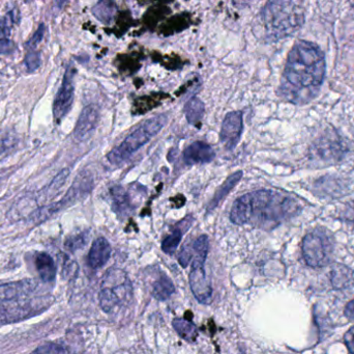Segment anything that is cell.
I'll return each mask as SVG.
<instances>
[{
    "label": "cell",
    "mask_w": 354,
    "mask_h": 354,
    "mask_svg": "<svg viewBox=\"0 0 354 354\" xmlns=\"http://www.w3.org/2000/svg\"><path fill=\"white\" fill-rule=\"evenodd\" d=\"M324 76L326 58L320 48L310 42H297L289 52L279 96L297 105L309 103L319 94Z\"/></svg>",
    "instance_id": "cell-1"
},
{
    "label": "cell",
    "mask_w": 354,
    "mask_h": 354,
    "mask_svg": "<svg viewBox=\"0 0 354 354\" xmlns=\"http://www.w3.org/2000/svg\"><path fill=\"white\" fill-rule=\"evenodd\" d=\"M295 197L272 189L245 193L233 204L230 220L237 226H251L272 230L301 212Z\"/></svg>",
    "instance_id": "cell-2"
},
{
    "label": "cell",
    "mask_w": 354,
    "mask_h": 354,
    "mask_svg": "<svg viewBox=\"0 0 354 354\" xmlns=\"http://www.w3.org/2000/svg\"><path fill=\"white\" fill-rule=\"evenodd\" d=\"M262 23L268 39L278 41L297 33L305 22V12L292 1H270L261 12Z\"/></svg>",
    "instance_id": "cell-3"
},
{
    "label": "cell",
    "mask_w": 354,
    "mask_h": 354,
    "mask_svg": "<svg viewBox=\"0 0 354 354\" xmlns=\"http://www.w3.org/2000/svg\"><path fill=\"white\" fill-rule=\"evenodd\" d=\"M168 118L166 114H160L145 121L136 130L128 135L118 147L108 154V161L114 166L124 163V161L130 159L140 148L153 139L166 126Z\"/></svg>",
    "instance_id": "cell-4"
},
{
    "label": "cell",
    "mask_w": 354,
    "mask_h": 354,
    "mask_svg": "<svg viewBox=\"0 0 354 354\" xmlns=\"http://www.w3.org/2000/svg\"><path fill=\"white\" fill-rule=\"evenodd\" d=\"M192 268L189 274V287L194 297L202 305L212 301V288L206 276L205 261L209 251V240L206 235L198 237L192 243Z\"/></svg>",
    "instance_id": "cell-5"
},
{
    "label": "cell",
    "mask_w": 354,
    "mask_h": 354,
    "mask_svg": "<svg viewBox=\"0 0 354 354\" xmlns=\"http://www.w3.org/2000/svg\"><path fill=\"white\" fill-rule=\"evenodd\" d=\"M335 238L326 228H316L304 237L301 254L306 264L311 268L330 265L334 259Z\"/></svg>",
    "instance_id": "cell-6"
},
{
    "label": "cell",
    "mask_w": 354,
    "mask_h": 354,
    "mask_svg": "<svg viewBox=\"0 0 354 354\" xmlns=\"http://www.w3.org/2000/svg\"><path fill=\"white\" fill-rule=\"evenodd\" d=\"M132 295V283L124 270L112 268L106 272L99 294L100 307L105 313L113 311L118 306L128 301Z\"/></svg>",
    "instance_id": "cell-7"
},
{
    "label": "cell",
    "mask_w": 354,
    "mask_h": 354,
    "mask_svg": "<svg viewBox=\"0 0 354 354\" xmlns=\"http://www.w3.org/2000/svg\"><path fill=\"white\" fill-rule=\"evenodd\" d=\"M48 297L22 299L0 305V326L24 321L44 313L51 305Z\"/></svg>",
    "instance_id": "cell-8"
},
{
    "label": "cell",
    "mask_w": 354,
    "mask_h": 354,
    "mask_svg": "<svg viewBox=\"0 0 354 354\" xmlns=\"http://www.w3.org/2000/svg\"><path fill=\"white\" fill-rule=\"evenodd\" d=\"M74 69L68 67L53 103V114L56 123H59L70 112L74 101Z\"/></svg>",
    "instance_id": "cell-9"
},
{
    "label": "cell",
    "mask_w": 354,
    "mask_h": 354,
    "mask_svg": "<svg viewBox=\"0 0 354 354\" xmlns=\"http://www.w3.org/2000/svg\"><path fill=\"white\" fill-rule=\"evenodd\" d=\"M243 130L241 112H231L226 114L221 127L220 139L224 147L231 151L239 145Z\"/></svg>",
    "instance_id": "cell-10"
},
{
    "label": "cell",
    "mask_w": 354,
    "mask_h": 354,
    "mask_svg": "<svg viewBox=\"0 0 354 354\" xmlns=\"http://www.w3.org/2000/svg\"><path fill=\"white\" fill-rule=\"evenodd\" d=\"M37 288V283L30 278L0 284V305L26 299Z\"/></svg>",
    "instance_id": "cell-11"
},
{
    "label": "cell",
    "mask_w": 354,
    "mask_h": 354,
    "mask_svg": "<svg viewBox=\"0 0 354 354\" xmlns=\"http://www.w3.org/2000/svg\"><path fill=\"white\" fill-rule=\"evenodd\" d=\"M100 121V109L95 104L86 106L81 112L76 127L74 129V137L76 141H84L91 137L97 128Z\"/></svg>",
    "instance_id": "cell-12"
},
{
    "label": "cell",
    "mask_w": 354,
    "mask_h": 354,
    "mask_svg": "<svg viewBox=\"0 0 354 354\" xmlns=\"http://www.w3.org/2000/svg\"><path fill=\"white\" fill-rule=\"evenodd\" d=\"M216 153L208 143L203 141H195L183 151V161L187 166L205 164L214 160Z\"/></svg>",
    "instance_id": "cell-13"
},
{
    "label": "cell",
    "mask_w": 354,
    "mask_h": 354,
    "mask_svg": "<svg viewBox=\"0 0 354 354\" xmlns=\"http://www.w3.org/2000/svg\"><path fill=\"white\" fill-rule=\"evenodd\" d=\"M111 251V245L107 239L104 237L95 239V242L91 245L88 257H87L89 267L93 269H99V268L103 267L109 261Z\"/></svg>",
    "instance_id": "cell-14"
},
{
    "label": "cell",
    "mask_w": 354,
    "mask_h": 354,
    "mask_svg": "<svg viewBox=\"0 0 354 354\" xmlns=\"http://www.w3.org/2000/svg\"><path fill=\"white\" fill-rule=\"evenodd\" d=\"M35 266L43 282L49 283L55 280L57 268L51 256L46 253L37 254L35 257Z\"/></svg>",
    "instance_id": "cell-15"
},
{
    "label": "cell",
    "mask_w": 354,
    "mask_h": 354,
    "mask_svg": "<svg viewBox=\"0 0 354 354\" xmlns=\"http://www.w3.org/2000/svg\"><path fill=\"white\" fill-rule=\"evenodd\" d=\"M243 176V172L239 170V172H234V174L231 175V176H229L228 178L225 180V182L221 185L220 188L214 193V197H212V202H210L209 206H208V212L216 209V208L224 201L225 197H226L227 195L230 193V191L239 184Z\"/></svg>",
    "instance_id": "cell-16"
},
{
    "label": "cell",
    "mask_w": 354,
    "mask_h": 354,
    "mask_svg": "<svg viewBox=\"0 0 354 354\" xmlns=\"http://www.w3.org/2000/svg\"><path fill=\"white\" fill-rule=\"evenodd\" d=\"M333 286L339 290H354V272L346 266L337 265L332 272Z\"/></svg>",
    "instance_id": "cell-17"
},
{
    "label": "cell",
    "mask_w": 354,
    "mask_h": 354,
    "mask_svg": "<svg viewBox=\"0 0 354 354\" xmlns=\"http://www.w3.org/2000/svg\"><path fill=\"white\" fill-rule=\"evenodd\" d=\"M174 292H176V287H174V282L165 274H160L159 278L153 283L151 294L157 301H166Z\"/></svg>",
    "instance_id": "cell-18"
},
{
    "label": "cell",
    "mask_w": 354,
    "mask_h": 354,
    "mask_svg": "<svg viewBox=\"0 0 354 354\" xmlns=\"http://www.w3.org/2000/svg\"><path fill=\"white\" fill-rule=\"evenodd\" d=\"M174 330L178 336L189 343L196 342L198 338V328L192 322L191 318H177L172 322Z\"/></svg>",
    "instance_id": "cell-19"
},
{
    "label": "cell",
    "mask_w": 354,
    "mask_h": 354,
    "mask_svg": "<svg viewBox=\"0 0 354 354\" xmlns=\"http://www.w3.org/2000/svg\"><path fill=\"white\" fill-rule=\"evenodd\" d=\"M189 227H183L181 228V222L178 224L176 228L171 231L169 235L164 239L162 242V251L167 255H174L176 253L181 239H183V232L187 230Z\"/></svg>",
    "instance_id": "cell-20"
},
{
    "label": "cell",
    "mask_w": 354,
    "mask_h": 354,
    "mask_svg": "<svg viewBox=\"0 0 354 354\" xmlns=\"http://www.w3.org/2000/svg\"><path fill=\"white\" fill-rule=\"evenodd\" d=\"M204 103L198 98H193L189 100L185 106V118L189 124H197L203 118Z\"/></svg>",
    "instance_id": "cell-21"
},
{
    "label": "cell",
    "mask_w": 354,
    "mask_h": 354,
    "mask_svg": "<svg viewBox=\"0 0 354 354\" xmlns=\"http://www.w3.org/2000/svg\"><path fill=\"white\" fill-rule=\"evenodd\" d=\"M68 176H70V170L68 168L62 170L55 178L53 179L49 186L46 188V191H43V195H46V199L54 197L58 191H60L62 186H64L66 181L68 180Z\"/></svg>",
    "instance_id": "cell-22"
},
{
    "label": "cell",
    "mask_w": 354,
    "mask_h": 354,
    "mask_svg": "<svg viewBox=\"0 0 354 354\" xmlns=\"http://www.w3.org/2000/svg\"><path fill=\"white\" fill-rule=\"evenodd\" d=\"M114 8L111 2H99L97 6L93 8V12L97 16V19L108 22L113 16Z\"/></svg>",
    "instance_id": "cell-23"
},
{
    "label": "cell",
    "mask_w": 354,
    "mask_h": 354,
    "mask_svg": "<svg viewBox=\"0 0 354 354\" xmlns=\"http://www.w3.org/2000/svg\"><path fill=\"white\" fill-rule=\"evenodd\" d=\"M29 354H68V349L56 343H47L35 348Z\"/></svg>",
    "instance_id": "cell-24"
},
{
    "label": "cell",
    "mask_w": 354,
    "mask_h": 354,
    "mask_svg": "<svg viewBox=\"0 0 354 354\" xmlns=\"http://www.w3.org/2000/svg\"><path fill=\"white\" fill-rule=\"evenodd\" d=\"M17 139L15 133L8 132V131H1L0 132V155L12 149L16 145Z\"/></svg>",
    "instance_id": "cell-25"
},
{
    "label": "cell",
    "mask_w": 354,
    "mask_h": 354,
    "mask_svg": "<svg viewBox=\"0 0 354 354\" xmlns=\"http://www.w3.org/2000/svg\"><path fill=\"white\" fill-rule=\"evenodd\" d=\"M87 240H88V234L87 233H81V234L68 238L66 242V247L70 249L71 251H75L84 247L87 243Z\"/></svg>",
    "instance_id": "cell-26"
},
{
    "label": "cell",
    "mask_w": 354,
    "mask_h": 354,
    "mask_svg": "<svg viewBox=\"0 0 354 354\" xmlns=\"http://www.w3.org/2000/svg\"><path fill=\"white\" fill-rule=\"evenodd\" d=\"M25 64H26L29 72L37 70L41 64V55H39V52L35 51V50H29L28 53L25 56Z\"/></svg>",
    "instance_id": "cell-27"
},
{
    "label": "cell",
    "mask_w": 354,
    "mask_h": 354,
    "mask_svg": "<svg viewBox=\"0 0 354 354\" xmlns=\"http://www.w3.org/2000/svg\"><path fill=\"white\" fill-rule=\"evenodd\" d=\"M340 215V218H342L346 224H348L349 226L353 227L354 228V201L351 202V203L345 206Z\"/></svg>",
    "instance_id": "cell-28"
},
{
    "label": "cell",
    "mask_w": 354,
    "mask_h": 354,
    "mask_svg": "<svg viewBox=\"0 0 354 354\" xmlns=\"http://www.w3.org/2000/svg\"><path fill=\"white\" fill-rule=\"evenodd\" d=\"M114 203L120 211L126 209L128 207V201H127V195H124L122 188H118V191H113Z\"/></svg>",
    "instance_id": "cell-29"
},
{
    "label": "cell",
    "mask_w": 354,
    "mask_h": 354,
    "mask_svg": "<svg viewBox=\"0 0 354 354\" xmlns=\"http://www.w3.org/2000/svg\"><path fill=\"white\" fill-rule=\"evenodd\" d=\"M192 257H193V255H192V247L185 245L178 256V261L181 267H187L189 262L192 261Z\"/></svg>",
    "instance_id": "cell-30"
},
{
    "label": "cell",
    "mask_w": 354,
    "mask_h": 354,
    "mask_svg": "<svg viewBox=\"0 0 354 354\" xmlns=\"http://www.w3.org/2000/svg\"><path fill=\"white\" fill-rule=\"evenodd\" d=\"M44 33H45V26L43 24L39 27L37 31H35L33 37L29 39L28 43H27V47H29V50H35V48L41 43V39L44 37Z\"/></svg>",
    "instance_id": "cell-31"
},
{
    "label": "cell",
    "mask_w": 354,
    "mask_h": 354,
    "mask_svg": "<svg viewBox=\"0 0 354 354\" xmlns=\"http://www.w3.org/2000/svg\"><path fill=\"white\" fill-rule=\"evenodd\" d=\"M330 149V147H328V145H326V143H320L319 147L317 148V152L319 154H322V155H324V154H328V150ZM330 155L335 156L338 155V150H340V145H338V143H336V141H333L332 143H330Z\"/></svg>",
    "instance_id": "cell-32"
},
{
    "label": "cell",
    "mask_w": 354,
    "mask_h": 354,
    "mask_svg": "<svg viewBox=\"0 0 354 354\" xmlns=\"http://www.w3.org/2000/svg\"><path fill=\"white\" fill-rule=\"evenodd\" d=\"M344 343L349 353L354 354V326L344 335Z\"/></svg>",
    "instance_id": "cell-33"
},
{
    "label": "cell",
    "mask_w": 354,
    "mask_h": 354,
    "mask_svg": "<svg viewBox=\"0 0 354 354\" xmlns=\"http://www.w3.org/2000/svg\"><path fill=\"white\" fill-rule=\"evenodd\" d=\"M14 44L10 39H0V54L8 53L12 51Z\"/></svg>",
    "instance_id": "cell-34"
},
{
    "label": "cell",
    "mask_w": 354,
    "mask_h": 354,
    "mask_svg": "<svg viewBox=\"0 0 354 354\" xmlns=\"http://www.w3.org/2000/svg\"><path fill=\"white\" fill-rule=\"evenodd\" d=\"M344 315L347 319L351 320V321H354V299L353 301H349L346 307H345Z\"/></svg>",
    "instance_id": "cell-35"
}]
</instances>
